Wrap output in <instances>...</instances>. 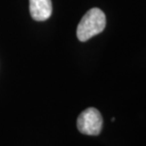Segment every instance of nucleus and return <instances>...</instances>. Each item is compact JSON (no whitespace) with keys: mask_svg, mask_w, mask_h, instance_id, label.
Segmentation results:
<instances>
[{"mask_svg":"<svg viewBox=\"0 0 146 146\" xmlns=\"http://www.w3.org/2000/svg\"><path fill=\"white\" fill-rule=\"evenodd\" d=\"M106 15L100 9L92 8L86 12L80 20L76 29L77 39L86 42L94 36L101 33L106 27Z\"/></svg>","mask_w":146,"mask_h":146,"instance_id":"1","label":"nucleus"},{"mask_svg":"<svg viewBox=\"0 0 146 146\" xmlns=\"http://www.w3.org/2000/svg\"><path fill=\"white\" fill-rule=\"evenodd\" d=\"M77 128L79 132L88 136H97L103 127V118L98 110L89 108L82 111L77 118Z\"/></svg>","mask_w":146,"mask_h":146,"instance_id":"2","label":"nucleus"},{"mask_svg":"<svg viewBox=\"0 0 146 146\" xmlns=\"http://www.w3.org/2000/svg\"><path fill=\"white\" fill-rule=\"evenodd\" d=\"M29 11L35 21H45L52 14L51 0H29Z\"/></svg>","mask_w":146,"mask_h":146,"instance_id":"3","label":"nucleus"}]
</instances>
